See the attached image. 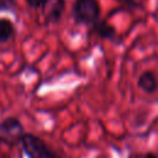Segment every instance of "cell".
<instances>
[{
    "instance_id": "cell-11",
    "label": "cell",
    "mask_w": 158,
    "mask_h": 158,
    "mask_svg": "<svg viewBox=\"0 0 158 158\" xmlns=\"http://www.w3.org/2000/svg\"><path fill=\"white\" fill-rule=\"evenodd\" d=\"M142 158H158V154L152 151H148L146 153H142Z\"/></svg>"
},
{
    "instance_id": "cell-3",
    "label": "cell",
    "mask_w": 158,
    "mask_h": 158,
    "mask_svg": "<svg viewBox=\"0 0 158 158\" xmlns=\"http://www.w3.org/2000/svg\"><path fill=\"white\" fill-rule=\"evenodd\" d=\"M46 25L58 23L65 10V0H46L40 7Z\"/></svg>"
},
{
    "instance_id": "cell-4",
    "label": "cell",
    "mask_w": 158,
    "mask_h": 158,
    "mask_svg": "<svg viewBox=\"0 0 158 158\" xmlns=\"http://www.w3.org/2000/svg\"><path fill=\"white\" fill-rule=\"evenodd\" d=\"M0 132L5 137H9L12 142H19L21 136L25 133V127L17 117L9 116L0 121Z\"/></svg>"
},
{
    "instance_id": "cell-5",
    "label": "cell",
    "mask_w": 158,
    "mask_h": 158,
    "mask_svg": "<svg viewBox=\"0 0 158 158\" xmlns=\"http://www.w3.org/2000/svg\"><path fill=\"white\" fill-rule=\"evenodd\" d=\"M90 31L96 35L101 40H115L116 37V28L114 25L107 22L106 20H99L94 25L90 26Z\"/></svg>"
},
{
    "instance_id": "cell-8",
    "label": "cell",
    "mask_w": 158,
    "mask_h": 158,
    "mask_svg": "<svg viewBox=\"0 0 158 158\" xmlns=\"http://www.w3.org/2000/svg\"><path fill=\"white\" fill-rule=\"evenodd\" d=\"M16 12V0H0V12Z\"/></svg>"
},
{
    "instance_id": "cell-6",
    "label": "cell",
    "mask_w": 158,
    "mask_h": 158,
    "mask_svg": "<svg viewBox=\"0 0 158 158\" xmlns=\"http://www.w3.org/2000/svg\"><path fill=\"white\" fill-rule=\"evenodd\" d=\"M137 86L146 94H153L158 89V80L152 70H144L137 79Z\"/></svg>"
},
{
    "instance_id": "cell-1",
    "label": "cell",
    "mask_w": 158,
    "mask_h": 158,
    "mask_svg": "<svg viewBox=\"0 0 158 158\" xmlns=\"http://www.w3.org/2000/svg\"><path fill=\"white\" fill-rule=\"evenodd\" d=\"M21 148L27 158H63L41 137L25 132L19 139Z\"/></svg>"
},
{
    "instance_id": "cell-9",
    "label": "cell",
    "mask_w": 158,
    "mask_h": 158,
    "mask_svg": "<svg viewBox=\"0 0 158 158\" xmlns=\"http://www.w3.org/2000/svg\"><path fill=\"white\" fill-rule=\"evenodd\" d=\"M122 7L125 9H130V10H136L141 7V2H138L137 0H117Z\"/></svg>"
},
{
    "instance_id": "cell-7",
    "label": "cell",
    "mask_w": 158,
    "mask_h": 158,
    "mask_svg": "<svg viewBox=\"0 0 158 158\" xmlns=\"http://www.w3.org/2000/svg\"><path fill=\"white\" fill-rule=\"evenodd\" d=\"M16 35L14 22L6 17H0V44L9 42Z\"/></svg>"
},
{
    "instance_id": "cell-2",
    "label": "cell",
    "mask_w": 158,
    "mask_h": 158,
    "mask_svg": "<svg viewBox=\"0 0 158 158\" xmlns=\"http://www.w3.org/2000/svg\"><path fill=\"white\" fill-rule=\"evenodd\" d=\"M72 16L77 25L91 26L100 20L101 7L98 0H74Z\"/></svg>"
},
{
    "instance_id": "cell-12",
    "label": "cell",
    "mask_w": 158,
    "mask_h": 158,
    "mask_svg": "<svg viewBox=\"0 0 158 158\" xmlns=\"http://www.w3.org/2000/svg\"><path fill=\"white\" fill-rule=\"evenodd\" d=\"M127 158H142V153H138V152H132L127 156Z\"/></svg>"
},
{
    "instance_id": "cell-10",
    "label": "cell",
    "mask_w": 158,
    "mask_h": 158,
    "mask_svg": "<svg viewBox=\"0 0 158 158\" xmlns=\"http://www.w3.org/2000/svg\"><path fill=\"white\" fill-rule=\"evenodd\" d=\"M26 1V4L30 6V7H32V9H40L41 6H42V4L46 1V0H25Z\"/></svg>"
},
{
    "instance_id": "cell-13",
    "label": "cell",
    "mask_w": 158,
    "mask_h": 158,
    "mask_svg": "<svg viewBox=\"0 0 158 158\" xmlns=\"http://www.w3.org/2000/svg\"><path fill=\"white\" fill-rule=\"evenodd\" d=\"M9 143V141L7 139H5V137H2V136H0V146H1V143Z\"/></svg>"
}]
</instances>
